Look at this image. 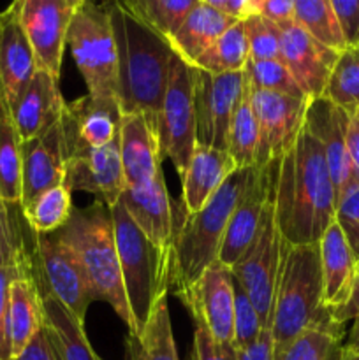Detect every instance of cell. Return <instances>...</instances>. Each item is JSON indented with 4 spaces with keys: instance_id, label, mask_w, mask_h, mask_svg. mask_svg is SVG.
<instances>
[{
    "instance_id": "obj_36",
    "label": "cell",
    "mask_w": 359,
    "mask_h": 360,
    "mask_svg": "<svg viewBox=\"0 0 359 360\" xmlns=\"http://www.w3.org/2000/svg\"><path fill=\"white\" fill-rule=\"evenodd\" d=\"M70 190L65 185L53 186L37 197L30 206L23 210L28 227L35 234H48L62 229L73 214Z\"/></svg>"
},
{
    "instance_id": "obj_43",
    "label": "cell",
    "mask_w": 359,
    "mask_h": 360,
    "mask_svg": "<svg viewBox=\"0 0 359 360\" xmlns=\"http://www.w3.org/2000/svg\"><path fill=\"white\" fill-rule=\"evenodd\" d=\"M334 224L347 239L355 260L359 259V181L351 178L336 200Z\"/></svg>"
},
{
    "instance_id": "obj_44",
    "label": "cell",
    "mask_w": 359,
    "mask_h": 360,
    "mask_svg": "<svg viewBox=\"0 0 359 360\" xmlns=\"http://www.w3.org/2000/svg\"><path fill=\"white\" fill-rule=\"evenodd\" d=\"M13 207L18 206H11L0 197V264L16 262L30 255L25 248L23 236L13 214Z\"/></svg>"
},
{
    "instance_id": "obj_46",
    "label": "cell",
    "mask_w": 359,
    "mask_h": 360,
    "mask_svg": "<svg viewBox=\"0 0 359 360\" xmlns=\"http://www.w3.org/2000/svg\"><path fill=\"white\" fill-rule=\"evenodd\" d=\"M347 46L359 42V0H331Z\"/></svg>"
},
{
    "instance_id": "obj_16",
    "label": "cell",
    "mask_w": 359,
    "mask_h": 360,
    "mask_svg": "<svg viewBox=\"0 0 359 360\" xmlns=\"http://www.w3.org/2000/svg\"><path fill=\"white\" fill-rule=\"evenodd\" d=\"M278 162L280 160H275L264 167L253 165L252 178H250L238 206L232 211L224 241H222V248L218 252L217 260H220L224 266H234L256 238L264 207L277 185Z\"/></svg>"
},
{
    "instance_id": "obj_37",
    "label": "cell",
    "mask_w": 359,
    "mask_h": 360,
    "mask_svg": "<svg viewBox=\"0 0 359 360\" xmlns=\"http://www.w3.org/2000/svg\"><path fill=\"white\" fill-rule=\"evenodd\" d=\"M246 81L253 90L275 91V94L291 95L296 98H306L299 84L280 60H252L248 58L245 69Z\"/></svg>"
},
{
    "instance_id": "obj_24",
    "label": "cell",
    "mask_w": 359,
    "mask_h": 360,
    "mask_svg": "<svg viewBox=\"0 0 359 360\" xmlns=\"http://www.w3.org/2000/svg\"><path fill=\"white\" fill-rule=\"evenodd\" d=\"M118 141L125 186H143L160 174V143L144 115H123Z\"/></svg>"
},
{
    "instance_id": "obj_20",
    "label": "cell",
    "mask_w": 359,
    "mask_h": 360,
    "mask_svg": "<svg viewBox=\"0 0 359 360\" xmlns=\"http://www.w3.org/2000/svg\"><path fill=\"white\" fill-rule=\"evenodd\" d=\"M120 202L125 206L143 234L165 255L172 257V245L178 229H175L171 199L164 174H157L143 186H125Z\"/></svg>"
},
{
    "instance_id": "obj_38",
    "label": "cell",
    "mask_w": 359,
    "mask_h": 360,
    "mask_svg": "<svg viewBox=\"0 0 359 360\" xmlns=\"http://www.w3.org/2000/svg\"><path fill=\"white\" fill-rule=\"evenodd\" d=\"M341 336L326 330H306L291 345L275 352L273 360H334Z\"/></svg>"
},
{
    "instance_id": "obj_33",
    "label": "cell",
    "mask_w": 359,
    "mask_h": 360,
    "mask_svg": "<svg viewBox=\"0 0 359 360\" xmlns=\"http://www.w3.org/2000/svg\"><path fill=\"white\" fill-rule=\"evenodd\" d=\"M250 58L248 41H246L243 21H236L227 28L211 48H208L192 67L213 74L239 72L245 69Z\"/></svg>"
},
{
    "instance_id": "obj_19",
    "label": "cell",
    "mask_w": 359,
    "mask_h": 360,
    "mask_svg": "<svg viewBox=\"0 0 359 360\" xmlns=\"http://www.w3.org/2000/svg\"><path fill=\"white\" fill-rule=\"evenodd\" d=\"M63 185L70 192L81 190L97 195L111 210L125 190L118 137L106 146L84 150L67 158Z\"/></svg>"
},
{
    "instance_id": "obj_15",
    "label": "cell",
    "mask_w": 359,
    "mask_h": 360,
    "mask_svg": "<svg viewBox=\"0 0 359 360\" xmlns=\"http://www.w3.org/2000/svg\"><path fill=\"white\" fill-rule=\"evenodd\" d=\"M122 109L116 98H95L92 95L65 104L62 129L67 158L92 148H102L118 137Z\"/></svg>"
},
{
    "instance_id": "obj_13",
    "label": "cell",
    "mask_w": 359,
    "mask_h": 360,
    "mask_svg": "<svg viewBox=\"0 0 359 360\" xmlns=\"http://www.w3.org/2000/svg\"><path fill=\"white\" fill-rule=\"evenodd\" d=\"M250 97L259 125L256 165L264 167L271 162L280 160L294 146L305 125L310 101L253 88H250Z\"/></svg>"
},
{
    "instance_id": "obj_54",
    "label": "cell",
    "mask_w": 359,
    "mask_h": 360,
    "mask_svg": "<svg viewBox=\"0 0 359 360\" xmlns=\"http://www.w3.org/2000/svg\"><path fill=\"white\" fill-rule=\"evenodd\" d=\"M345 347L351 348V350L359 352V316L354 319V326H352L351 333H348V340Z\"/></svg>"
},
{
    "instance_id": "obj_52",
    "label": "cell",
    "mask_w": 359,
    "mask_h": 360,
    "mask_svg": "<svg viewBox=\"0 0 359 360\" xmlns=\"http://www.w3.org/2000/svg\"><path fill=\"white\" fill-rule=\"evenodd\" d=\"M347 153L351 162L352 178L359 181V118L352 116L347 129Z\"/></svg>"
},
{
    "instance_id": "obj_2",
    "label": "cell",
    "mask_w": 359,
    "mask_h": 360,
    "mask_svg": "<svg viewBox=\"0 0 359 360\" xmlns=\"http://www.w3.org/2000/svg\"><path fill=\"white\" fill-rule=\"evenodd\" d=\"M118 53V102L123 115L141 112L150 129H160V111L175 49L146 23L108 2Z\"/></svg>"
},
{
    "instance_id": "obj_45",
    "label": "cell",
    "mask_w": 359,
    "mask_h": 360,
    "mask_svg": "<svg viewBox=\"0 0 359 360\" xmlns=\"http://www.w3.org/2000/svg\"><path fill=\"white\" fill-rule=\"evenodd\" d=\"M192 360H238V352L231 343H217L203 326H196Z\"/></svg>"
},
{
    "instance_id": "obj_12",
    "label": "cell",
    "mask_w": 359,
    "mask_h": 360,
    "mask_svg": "<svg viewBox=\"0 0 359 360\" xmlns=\"http://www.w3.org/2000/svg\"><path fill=\"white\" fill-rule=\"evenodd\" d=\"M178 295L217 343L234 340V276L231 267L215 260L204 273Z\"/></svg>"
},
{
    "instance_id": "obj_56",
    "label": "cell",
    "mask_w": 359,
    "mask_h": 360,
    "mask_svg": "<svg viewBox=\"0 0 359 360\" xmlns=\"http://www.w3.org/2000/svg\"><path fill=\"white\" fill-rule=\"evenodd\" d=\"M67 4H69V7L73 11H76V9H80L81 6H84V4L88 2V0H65Z\"/></svg>"
},
{
    "instance_id": "obj_8",
    "label": "cell",
    "mask_w": 359,
    "mask_h": 360,
    "mask_svg": "<svg viewBox=\"0 0 359 360\" xmlns=\"http://www.w3.org/2000/svg\"><path fill=\"white\" fill-rule=\"evenodd\" d=\"M284 238L275 214V190L270 195L259 229L238 262L231 267L232 276L243 287L252 304L256 306L263 326H271L275 288L282 264Z\"/></svg>"
},
{
    "instance_id": "obj_29",
    "label": "cell",
    "mask_w": 359,
    "mask_h": 360,
    "mask_svg": "<svg viewBox=\"0 0 359 360\" xmlns=\"http://www.w3.org/2000/svg\"><path fill=\"white\" fill-rule=\"evenodd\" d=\"M41 297L46 334L55 354L62 360H101L88 343L83 322H80L62 302L51 295L41 294Z\"/></svg>"
},
{
    "instance_id": "obj_59",
    "label": "cell",
    "mask_w": 359,
    "mask_h": 360,
    "mask_svg": "<svg viewBox=\"0 0 359 360\" xmlns=\"http://www.w3.org/2000/svg\"><path fill=\"white\" fill-rule=\"evenodd\" d=\"M355 46H358V48H359V42H358V44H355Z\"/></svg>"
},
{
    "instance_id": "obj_30",
    "label": "cell",
    "mask_w": 359,
    "mask_h": 360,
    "mask_svg": "<svg viewBox=\"0 0 359 360\" xmlns=\"http://www.w3.org/2000/svg\"><path fill=\"white\" fill-rule=\"evenodd\" d=\"M125 360H180L172 338L168 295L160 297L139 334L129 333Z\"/></svg>"
},
{
    "instance_id": "obj_34",
    "label": "cell",
    "mask_w": 359,
    "mask_h": 360,
    "mask_svg": "<svg viewBox=\"0 0 359 360\" xmlns=\"http://www.w3.org/2000/svg\"><path fill=\"white\" fill-rule=\"evenodd\" d=\"M322 97L354 116L359 109V48L347 46L338 55Z\"/></svg>"
},
{
    "instance_id": "obj_17",
    "label": "cell",
    "mask_w": 359,
    "mask_h": 360,
    "mask_svg": "<svg viewBox=\"0 0 359 360\" xmlns=\"http://www.w3.org/2000/svg\"><path fill=\"white\" fill-rule=\"evenodd\" d=\"M65 162L62 122L32 139L21 141V210L30 206L46 190L63 185Z\"/></svg>"
},
{
    "instance_id": "obj_53",
    "label": "cell",
    "mask_w": 359,
    "mask_h": 360,
    "mask_svg": "<svg viewBox=\"0 0 359 360\" xmlns=\"http://www.w3.org/2000/svg\"><path fill=\"white\" fill-rule=\"evenodd\" d=\"M111 2L116 4L118 7H122V9L125 11V13H129L130 16L137 18V20L144 23L148 9H150L153 0H111Z\"/></svg>"
},
{
    "instance_id": "obj_50",
    "label": "cell",
    "mask_w": 359,
    "mask_h": 360,
    "mask_svg": "<svg viewBox=\"0 0 359 360\" xmlns=\"http://www.w3.org/2000/svg\"><path fill=\"white\" fill-rule=\"evenodd\" d=\"M13 360H55L53 359V350L51 345H49L48 334H46V327H42V329L35 334V338L30 341V345L25 348L23 354L18 355V357Z\"/></svg>"
},
{
    "instance_id": "obj_47",
    "label": "cell",
    "mask_w": 359,
    "mask_h": 360,
    "mask_svg": "<svg viewBox=\"0 0 359 360\" xmlns=\"http://www.w3.org/2000/svg\"><path fill=\"white\" fill-rule=\"evenodd\" d=\"M275 347L271 338V326H264L263 333L248 348L238 350V360H273Z\"/></svg>"
},
{
    "instance_id": "obj_49",
    "label": "cell",
    "mask_w": 359,
    "mask_h": 360,
    "mask_svg": "<svg viewBox=\"0 0 359 360\" xmlns=\"http://www.w3.org/2000/svg\"><path fill=\"white\" fill-rule=\"evenodd\" d=\"M296 0H266L263 7V16L277 25L294 21Z\"/></svg>"
},
{
    "instance_id": "obj_5",
    "label": "cell",
    "mask_w": 359,
    "mask_h": 360,
    "mask_svg": "<svg viewBox=\"0 0 359 360\" xmlns=\"http://www.w3.org/2000/svg\"><path fill=\"white\" fill-rule=\"evenodd\" d=\"M58 234L80 260L95 301L109 302L132 330L134 322L123 288L111 210L102 200L84 210L74 207L69 221L58 229Z\"/></svg>"
},
{
    "instance_id": "obj_58",
    "label": "cell",
    "mask_w": 359,
    "mask_h": 360,
    "mask_svg": "<svg viewBox=\"0 0 359 360\" xmlns=\"http://www.w3.org/2000/svg\"><path fill=\"white\" fill-rule=\"evenodd\" d=\"M354 116H355V118H359V109H358V111H355Z\"/></svg>"
},
{
    "instance_id": "obj_27",
    "label": "cell",
    "mask_w": 359,
    "mask_h": 360,
    "mask_svg": "<svg viewBox=\"0 0 359 360\" xmlns=\"http://www.w3.org/2000/svg\"><path fill=\"white\" fill-rule=\"evenodd\" d=\"M44 308L34 278V267L11 283L9 297V340L11 357L23 354L35 334L44 327ZM11 359V360H13Z\"/></svg>"
},
{
    "instance_id": "obj_42",
    "label": "cell",
    "mask_w": 359,
    "mask_h": 360,
    "mask_svg": "<svg viewBox=\"0 0 359 360\" xmlns=\"http://www.w3.org/2000/svg\"><path fill=\"white\" fill-rule=\"evenodd\" d=\"M263 329L264 326L256 306L252 304L241 285L234 280V340H232V345L236 352L256 343Z\"/></svg>"
},
{
    "instance_id": "obj_40",
    "label": "cell",
    "mask_w": 359,
    "mask_h": 360,
    "mask_svg": "<svg viewBox=\"0 0 359 360\" xmlns=\"http://www.w3.org/2000/svg\"><path fill=\"white\" fill-rule=\"evenodd\" d=\"M199 4L201 0H153L144 23L169 39Z\"/></svg>"
},
{
    "instance_id": "obj_1",
    "label": "cell",
    "mask_w": 359,
    "mask_h": 360,
    "mask_svg": "<svg viewBox=\"0 0 359 360\" xmlns=\"http://www.w3.org/2000/svg\"><path fill=\"white\" fill-rule=\"evenodd\" d=\"M336 193L319 141L303 125L294 146L278 162L275 214L289 245L319 243L334 221Z\"/></svg>"
},
{
    "instance_id": "obj_6",
    "label": "cell",
    "mask_w": 359,
    "mask_h": 360,
    "mask_svg": "<svg viewBox=\"0 0 359 360\" xmlns=\"http://www.w3.org/2000/svg\"><path fill=\"white\" fill-rule=\"evenodd\" d=\"M111 218L123 288L134 322L129 333L139 334L158 299L168 295L172 257L162 253L143 234L120 200L111 207Z\"/></svg>"
},
{
    "instance_id": "obj_31",
    "label": "cell",
    "mask_w": 359,
    "mask_h": 360,
    "mask_svg": "<svg viewBox=\"0 0 359 360\" xmlns=\"http://www.w3.org/2000/svg\"><path fill=\"white\" fill-rule=\"evenodd\" d=\"M0 197L21 206V139L9 105L0 97Z\"/></svg>"
},
{
    "instance_id": "obj_51",
    "label": "cell",
    "mask_w": 359,
    "mask_h": 360,
    "mask_svg": "<svg viewBox=\"0 0 359 360\" xmlns=\"http://www.w3.org/2000/svg\"><path fill=\"white\" fill-rule=\"evenodd\" d=\"M203 4H208L213 9L234 18L236 21H243L245 18L252 16L250 9V0H201Z\"/></svg>"
},
{
    "instance_id": "obj_9",
    "label": "cell",
    "mask_w": 359,
    "mask_h": 360,
    "mask_svg": "<svg viewBox=\"0 0 359 360\" xmlns=\"http://www.w3.org/2000/svg\"><path fill=\"white\" fill-rule=\"evenodd\" d=\"M34 278L41 294L62 302L80 322H84L88 306L95 301L88 278L70 246L58 231L35 234Z\"/></svg>"
},
{
    "instance_id": "obj_55",
    "label": "cell",
    "mask_w": 359,
    "mask_h": 360,
    "mask_svg": "<svg viewBox=\"0 0 359 360\" xmlns=\"http://www.w3.org/2000/svg\"><path fill=\"white\" fill-rule=\"evenodd\" d=\"M334 360H359V352L351 350V348L344 347L338 350V355Z\"/></svg>"
},
{
    "instance_id": "obj_48",
    "label": "cell",
    "mask_w": 359,
    "mask_h": 360,
    "mask_svg": "<svg viewBox=\"0 0 359 360\" xmlns=\"http://www.w3.org/2000/svg\"><path fill=\"white\" fill-rule=\"evenodd\" d=\"M355 316H359V259L355 260V271L354 280H352L351 294H348L345 304L333 313V320L338 326H344L345 322H351Z\"/></svg>"
},
{
    "instance_id": "obj_21",
    "label": "cell",
    "mask_w": 359,
    "mask_h": 360,
    "mask_svg": "<svg viewBox=\"0 0 359 360\" xmlns=\"http://www.w3.org/2000/svg\"><path fill=\"white\" fill-rule=\"evenodd\" d=\"M352 116L334 105L326 97H317L308 102L305 127L322 146L327 169L333 179L336 200L344 186L351 181L352 171L347 153V129Z\"/></svg>"
},
{
    "instance_id": "obj_10",
    "label": "cell",
    "mask_w": 359,
    "mask_h": 360,
    "mask_svg": "<svg viewBox=\"0 0 359 360\" xmlns=\"http://www.w3.org/2000/svg\"><path fill=\"white\" fill-rule=\"evenodd\" d=\"M162 158L168 157L182 178L196 148L194 67L178 53L172 55L158 129Z\"/></svg>"
},
{
    "instance_id": "obj_18",
    "label": "cell",
    "mask_w": 359,
    "mask_h": 360,
    "mask_svg": "<svg viewBox=\"0 0 359 360\" xmlns=\"http://www.w3.org/2000/svg\"><path fill=\"white\" fill-rule=\"evenodd\" d=\"M278 27L282 30L280 62L287 67L308 101L322 97L340 51L324 46L294 21Z\"/></svg>"
},
{
    "instance_id": "obj_28",
    "label": "cell",
    "mask_w": 359,
    "mask_h": 360,
    "mask_svg": "<svg viewBox=\"0 0 359 360\" xmlns=\"http://www.w3.org/2000/svg\"><path fill=\"white\" fill-rule=\"evenodd\" d=\"M234 23V18L201 2L168 41L175 53L194 65L196 60Z\"/></svg>"
},
{
    "instance_id": "obj_4",
    "label": "cell",
    "mask_w": 359,
    "mask_h": 360,
    "mask_svg": "<svg viewBox=\"0 0 359 360\" xmlns=\"http://www.w3.org/2000/svg\"><path fill=\"white\" fill-rule=\"evenodd\" d=\"M253 174L252 167L236 169L196 213H187L172 245L171 285L187 290L218 259L229 220Z\"/></svg>"
},
{
    "instance_id": "obj_14",
    "label": "cell",
    "mask_w": 359,
    "mask_h": 360,
    "mask_svg": "<svg viewBox=\"0 0 359 360\" xmlns=\"http://www.w3.org/2000/svg\"><path fill=\"white\" fill-rule=\"evenodd\" d=\"M11 7L30 41L37 69L48 70L58 79L74 11L65 0H14Z\"/></svg>"
},
{
    "instance_id": "obj_32",
    "label": "cell",
    "mask_w": 359,
    "mask_h": 360,
    "mask_svg": "<svg viewBox=\"0 0 359 360\" xmlns=\"http://www.w3.org/2000/svg\"><path fill=\"white\" fill-rule=\"evenodd\" d=\"M259 146V125L250 97V84L245 77V88L229 127L227 153L234 160L236 167L245 169L256 165V153Z\"/></svg>"
},
{
    "instance_id": "obj_23",
    "label": "cell",
    "mask_w": 359,
    "mask_h": 360,
    "mask_svg": "<svg viewBox=\"0 0 359 360\" xmlns=\"http://www.w3.org/2000/svg\"><path fill=\"white\" fill-rule=\"evenodd\" d=\"M63 102L58 90V79L48 70L37 69L30 83L11 108L14 125L21 141H28L46 132L62 118Z\"/></svg>"
},
{
    "instance_id": "obj_57",
    "label": "cell",
    "mask_w": 359,
    "mask_h": 360,
    "mask_svg": "<svg viewBox=\"0 0 359 360\" xmlns=\"http://www.w3.org/2000/svg\"><path fill=\"white\" fill-rule=\"evenodd\" d=\"M51 350H53V348H51ZM53 359H55V360H62V359H60V357H58V355H56V354H55V350H53Z\"/></svg>"
},
{
    "instance_id": "obj_25",
    "label": "cell",
    "mask_w": 359,
    "mask_h": 360,
    "mask_svg": "<svg viewBox=\"0 0 359 360\" xmlns=\"http://www.w3.org/2000/svg\"><path fill=\"white\" fill-rule=\"evenodd\" d=\"M236 169L238 167L227 151L197 143L185 174L182 176L183 206L187 213L199 211Z\"/></svg>"
},
{
    "instance_id": "obj_7",
    "label": "cell",
    "mask_w": 359,
    "mask_h": 360,
    "mask_svg": "<svg viewBox=\"0 0 359 360\" xmlns=\"http://www.w3.org/2000/svg\"><path fill=\"white\" fill-rule=\"evenodd\" d=\"M65 44L87 83L88 95L118 101V53L108 4L88 0L74 11Z\"/></svg>"
},
{
    "instance_id": "obj_11",
    "label": "cell",
    "mask_w": 359,
    "mask_h": 360,
    "mask_svg": "<svg viewBox=\"0 0 359 360\" xmlns=\"http://www.w3.org/2000/svg\"><path fill=\"white\" fill-rule=\"evenodd\" d=\"M245 88V72L213 74L194 67L196 139L203 146L227 151L229 127Z\"/></svg>"
},
{
    "instance_id": "obj_3",
    "label": "cell",
    "mask_w": 359,
    "mask_h": 360,
    "mask_svg": "<svg viewBox=\"0 0 359 360\" xmlns=\"http://www.w3.org/2000/svg\"><path fill=\"white\" fill-rule=\"evenodd\" d=\"M322 267L319 243L282 245V264L271 309V338L275 352L291 345L306 330L344 334L324 306Z\"/></svg>"
},
{
    "instance_id": "obj_39",
    "label": "cell",
    "mask_w": 359,
    "mask_h": 360,
    "mask_svg": "<svg viewBox=\"0 0 359 360\" xmlns=\"http://www.w3.org/2000/svg\"><path fill=\"white\" fill-rule=\"evenodd\" d=\"M252 60H280L282 30L263 14H252L243 20Z\"/></svg>"
},
{
    "instance_id": "obj_26",
    "label": "cell",
    "mask_w": 359,
    "mask_h": 360,
    "mask_svg": "<svg viewBox=\"0 0 359 360\" xmlns=\"http://www.w3.org/2000/svg\"><path fill=\"white\" fill-rule=\"evenodd\" d=\"M322 267V299L331 316L345 304L351 294L355 271V257L336 224H331L319 241Z\"/></svg>"
},
{
    "instance_id": "obj_35",
    "label": "cell",
    "mask_w": 359,
    "mask_h": 360,
    "mask_svg": "<svg viewBox=\"0 0 359 360\" xmlns=\"http://www.w3.org/2000/svg\"><path fill=\"white\" fill-rule=\"evenodd\" d=\"M294 23L327 48L336 51L347 48L331 0H296Z\"/></svg>"
},
{
    "instance_id": "obj_41",
    "label": "cell",
    "mask_w": 359,
    "mask_h": 360,
    "mask_svg": "<svg viewBox=\"0 0 359 360\" xmlns=\"http://www.w3.org/2000/svg\"><path fill=\"white\" fill-rule=\"evenodd\" d=\"M34 267L32 255L9 264H0V360H11L9 340V297L11 283Z\"/></svg>"
},
{
    "instance_id": "obj_22",
    "label": "cell",
    "mask_w": 359,
    "mask_h": 360,
    "mask_svg": "<svg viewBox=\"0 0 359 360\" xmlns=\"http://www.w3.org/2000/svg\"><path fill=\"white\" fill-rule=\"evenodd\" d=\"M37 70L34 49L13 7L0 14V97L9 109Z\"/></svg>"
}]
</instances>
